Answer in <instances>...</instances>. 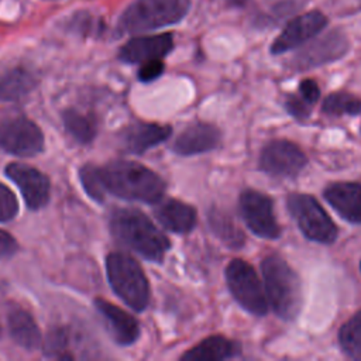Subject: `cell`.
I'll list each match as a JSON object with an SVG mask.
<instances>
[{
  "instance_id": "ac0fdd59",
  "label": "cell",
  "mask_w": 361,
  "mask_h": 361,
  "mask_svg": "<svg viewBox=\"0 0 361 361\" xmlns=\"http://www.w3.org/2000/svg\"><path fill=\"white\" fill-rule=\"evenodd\" d=\"M94 305L103 314L109 331L117 344L130 345L137 341L140 336V326L133 316L104 299H96Z\"/></svg>"
},
{
  "instance_id": "3957f363",
  "label": "cell",
  "mask_w": 361,
  "mask_h": 361,
  "mask_svg": "<svg viewBox=\"0 0 361 361\" xmlns=\"http://www.w3.org/2000/svg\"><path fill=\"white\" fill-rule=\"evenodd\" d=\"M264 289L269 306L283 320H295L303 306L302 283L295 269L279 255L261 261Z\"/></svg>"
},
{
  "instance_id": "f546056e",
  "label": "cell",
  "mask_w": 361,
  "mask_h": 361,
  "mask_svg": "<svg viewBox=\"0 0 361 361\" xmlns=\"http://www.w3.org/2000/svg\"><path fill=\"white\" fill-rule=\"evenodd\" d=\"M312 107L307 102H305L299 93L298 94H289L285 100V109L286 111L293 116L298 120H306L310 116Z\"/></svg>"
},
{
  "instance_id": "7402d4cb",
  "label": "cell",
  "mask_w": 361,
  "mask_h": 361,
  "mask_svg": "<svg viewBox=\"0 0 361 361\" xmlns=\"http://www.w3.org/2000/svg\"><path fill=\"white\" fill-rule=\"evenodd\" d=\"M37 85L34 73L25 68H13L0 75V100L18 102Z\"/></svg>"
},
{
  "instance_id": "e0dca14e",
  "label": "cell",
  "mask_w": 361,
  "mask_h": 361,
  "mask_svg": "<svg viewBox=\"0 0 361 361\" xmlns=\"http://www.w3.org/2000/svg\"><path fill=\"white\" fill-rule=\"evenodd\" d=\"M172 127L158 123H137L127 127L121 134L123 148L130 154H142L147 149L168 140Z\"/></svg>"
},
{
  "instance_id": "7a4b0ae2",
  "label": "cell",
  "mask_w": 361,
  "mask_h": 361,
  "mask_svg": "<svg viewBox=\"0 0 361 361\" xmlns=\"http://www.w3.org/2000/svg\"><path fill=\"white\" fill-rule=\"evenodd\" d=\"M113 235L148 261L161 262L171 248L168 237L140 210L117 209L110 219Z\"/></svg>"
},
{
  "instance_id": "7c38bea8",
  "label": "cell",
  "mask_w": 361,
  "mask_h": 361,
  "mask_svg": "<svg viewBox=\"0 0 361 361\" xmlns=\"http://www.w3.org/2000/svg\"><path fill=\"white\" fill-rule=\"evenodd\" d=\"M0 148L17 157H34L44 148L39 127L25 117H10L0 121Z\"/></svg>"
},
{
  "instance_id": "4316f807",
  "label": "cell",
  "mask_w": 361,
  "mask_h": 361,
  "mask_svg": "<svg viewBox=\"0 0 361 361\" xmlns=\"http://www.w3.org/2000/svg\"><path fill=\"white\" fill-rule=\"evenodd\" d=\"M69 341V334L65 327H52L45 337L44 354L47 357H54L59 360H72L73 357L66 353V345Z\"/></svg>"
},
{
  "instance_id": "e575fe53",
  "label": "cell",
  "mask_w": 361,
  "mask_h": 361,
  "mask_svg": "<svg viewBox=\"0 0 361 361\" xmlns=\"http://www.w3.org/2000/svg\"><path fill=\"white\" fill-rule=\"evenodd\" d=\"M360 269H361V262H360Z\"/></svg>"
},
{
  "instance_id": "4dcf8cb0",
  "label": "cell",
  "mask_w": 361,
  "mask_h": 361,
  "mask_svg": "<svg viewBox=\"0 0 361 361\" xmlns=\"http://www.w3.org/2000/svg\"><path fill=\"white\" fill-rule=\"evenodd\" d=\"M164 71H165V63L162 62V59H151L141 63L137 72V76H138V80L148 83L158 79L164 73Z\"/></svg>"
},
{
  "instance_id": "d6a6232c",
  "label": "cell",
  "mask_w": 361,
  "mask_h": 361,
  "mask_svg": "<svg viewBox=\"0 0 361 361\" xmlns=\"http://www.w3.org/2000/svg\"><path fill=\"white\" fill-rule=\"evenodd\" d=\"M18 250V244L11 234L0 230V258H8Z\"/></svg>"
},
{
  "instance_id": "cb8c5ba5",
  "label": "cell",
  "mask_w": 361,
  "mask_h": 361,
  "mask_svg": "<svg viewBox=\"0 0 361 361\" xmlns=\"http://www.w3.org/2000/svg\"><path fill=\"white\" fill-rule=\"evenodd\" d=\"M63 123L69 134L73 135L82 144L90 142L97 131L94 116L75 109H69L63 113Z\"/></svg>"
},
{
  "instance_id": "484cf974",
  "label": "cell",
  "mask_w": 361,
  "mask_h": 361,
  "mask_svg": "<svg viewBox=\"0 0 361 361\" xmlns=\"http://www.w3.org/2000/svg\"><path fill=\"white\" fill-rule=\"evenodd\" d=\"M322 110L329 116H357L361 114V100L347 92L329 94L322 104Z\"/></svg>"
},
{
  "instance_id": "83f0119b",
  "label": "cell",
  "mask_w": 361,
  "mask_h": 361,
  "mask_svg": "<svg viewBox=\"0 0 361 361\" xmlns=\"http://www.w3.org/2000/svg\"><path fill=\"white\" fill-rule=\"evenodd\" d=\"M79 176H80V182H82L85 190L87 192V195L90 197H93L96 202H103L104 200V195L107 192H106V189L103 186L99 166L85 165L80 169Z\"/></svg>"
},
{
  "instance_id": "6da1fadb",
  "label": "cell",
  "mask_w": 361,
  "mask_h": 361,
  "mask_svg": "<svg viewBox=\"0 0 361 361\" xmlns=\"http://www.w3.org/2000/svg\"><path fill=\"white\" fill-rule=\"evenodd\" d=\"M99 171L106 192L126 200L158 203L166 189L158 173L134 161H111Z\"/></svg>"
},
{
  "instance_id": "ba28073f",
  "label": "cell",
  "mask_w": 361,
  "mask_h": 361,
  "mask_svg": "<svg viewBox=\"0 0 361 361\" xmlns=\"http://www.w3.org/2000/svg\"><path fill=\"white\" fill-rule=\"evenodd\" d=\"M350 49V39L341 30H331L322 37H314L302 45L293 55L289 66L295 71L314 69L341 59Z\"/></svg>"
},
{
  "instance_id": "4fadbf2b",
  "label": "cell",
  "mask_w": 361,
  "mask_h": 361,
  "mask_svg": "<svg viewBox=\"0 0 361 361\" xmlns=\"http://www.w3.org/2000/svg\"><path fill=\"white\" fill-rule=\"evenodd\" d=\"M6 175L20 188L30 209L37 210L48 203L51 185L42 172L30 165L13 162L7 165Z\"/></svg>"
},
{
  "instance_id": "8fae6325",
  "label": "cell",
  "mask_w": 361,
  "mask_h": 361,
  "mask_svg": "<svg viewBox=\"0 0 361 361\" xmlns=\"http://www.w3.org/2000/svg\"><path fill=\"white\" fill-rule=\"evenodd\" d=\"M329 24V18L320 10H310L290 18L269 47L272 55H282L305 45L319 35Z\"/></svg>"
},
{
  "instance_id": "9c48e42d",
  "label": "cell",
  "mask_w": 361,
  "mask_h": 361,
  "mask_svg": "<svg viewBox=\"0 0 361 361\" xmlns=\"http://www.w3.org/2000/svg\"><path fill=\"white\" fill-rule=\"evenodd\" d=\"M238 207L245 226L261 238L275 240L281 235V227L274 213L272 199L255 189L240 193Z\"/></svg>"
},
{
  "instance_id": "2e32d148",
  "label": "cell",
  "mask_w": 361,
  "mask_h": 361,
  "mask_svg": "<svg viewBox=\"0 0 361 361\" xmlns=\"http://www.w3.org/2000/svg\"><path fill=\"white\" fill-rule=\"evenodd\" d=\"M323 196L344 220L361 223V183L334 182L324 188Z\"/></svg>"
},
{
  "instance_id": "9a60e30c",
  "label": "cell",
  "mask_w": 361,
  "mask_h": 361,
  "mask_svg": "<svg viewBox=\"0 0 361 361\" xmlns=\"http://www.w3.org/2000/svg\"><path fill=\"white\" fill-rule=\"evenodd\" d=\"M220 130L209 123H193L183 128L172 144L173 152L182 157H192L214 149L220 142Z\"/></svg>"
},
{
  "instance_id": "277c9868",
  "label": "cell",
  "mask_w": 361,
  "mask_h": 361,
  "mask_svg": "<svg viewBox=\"0 0 361 361\" xmlns=\"http://www.w3.org/2000/svg\"><path fill=\"white\" fill-rule=\"evenodd\" d=\"M190 0H133L120 14L118 35L142 34L180 23L190 11Z\"/></svg>"
},
{
  "instance_id": "d4e9b609",
  "label": "cell",
  "mask_w": 361,
  "mask_h": 361,
  "mask_svg": "<svg viewBox=\"0 0 361 361\" xmlns=\"http://www.w3.org/2000/svg\"><path fill=\"white\" fill-rule=\"evenodd\" d=\"M338 344L353 360H361V310L355 312L338 330Z\"/></svg>"
},
{
  "instance_id": "5bb4252c",
  "label": "cell",
  "mask_w": 361,
  "mask_h": 361,
  "mask_svg": "<svg viewBox=\"0 0 361 361\" xmlns=\"http://www.w3.org/2000/svg\"><path fill=\"white\" fill-rule=\"evenodd\" d=\"M173 35L171 32L140 35L128 39L118 51V59L124 63H142L151 59H162L172 52Z\"/></svg>"
},
{
  "instance_id": "8992f818",
  "label": "cell",
  "mask_w": 361,
  "mask_h": 361,
  "mask_svg": "<svg viewBox=\"0 0 361 361\" xmlns=\"http://www.w3.org/2000/svg\"><path fill=\"white\" fill-rule=\"evenodd\" d=\"M286 207L307 240L319 244L336 241L338 228L313 196L290 193L286 196Z\"/></svg>"
},
{
  "instance_id": "d6986e66",
  "label": "cell",
  "mask_w": 361,
  "mask_h": 361,
  "mask_svg": "<svg viewBox=\"0 0 361 361\" xmlns=\"http://www.w3.org/2000/svg\"><path fill=\"white\" fill-rule=\"evenodd\" d=\"M154 213L158 221L172 233L186 234L196 226V210L178 199L159 200Z\"/></svg>"
},
{
  "instance_id": "603a6c76",
  "label": "cell",
  "mask_w": 361,
  "mask_h": 361,
  "mask_svg": "<svg viewBox=\"0 0 361 361\" xmlns=\"http://www.w3.org/2000/svg\"><path fill=\"white\" fill-rule=\"evenodd\" d=\"M8 327L14 341L25 348L35 350L41 343V331L30 313L16 309L8 314Z\"/></svg>"
},
{
  "instance_id": "1f68e13d",
  "label": "cell",
  "mask_w": 361,
  "mask_h": 361,
  "mask_svg": "<svg viewBox=\"0 0 361 361\" xmlns=\"http://www.w3.org/2000/svg\"><path fill=\"white\" fill-rule=\"evenodd\" d=\"M299 96L310 106H314L320 99V89L317 82L313 79H303L299 83Z\"/></svg>"
},
{
  "instance_id": "52a82bcc",
  "label": "cell",
  "mask_w": 361,
  "mask_h": 361,
  "mask_svg": "<svg viewBox=\"0 0 361 361\" xmlns=\"http://www.w3.org/2000/svg\"><path fill=\"white\" fill-rule=\"evenodd\" d=\"M226 282L237 303L254 316L268 313V299L255 269L244 259L234 258L226 268Z\"/></svg>"
},
{
  "instance_id": "5b68a950",
  "label": "cell",
  "mask_w": 361,
  "mask_h": 361,
  "mask_svg": "<svg viewBox=\"0 0 361 361\" xmlns=\"http://www.w3.org/2000/svg\"><path fill=\"white\" fill-rule=\"evenodd\" d=\"M106 269L116 295L135 312H142L149 303V283L140 264L127 254L111 252Z\"/></svg>"
},
{
  "instance_id": "ffe728a7",
  "label": "cell",
  "mask_w": 361,
  "mask_h": 361,
  "mask_svg": "<svg viewBox=\"0 0 361 361\" xmlns=\"http://www.w3.org/2000/svg\"><path fill=\"white\" fill-rule=\"evenodd\" d=\"M241 344L224 336L206 337L189 351L182 354V361H224L240 355Z\"/></svg>"
},
{
  "instance_id": "44dd1931",
  "label": "cell",
  "mask_w": 361,
  "mask_h": 361,
  "mask_svg": "<svg viewBox=\"0 0 361 361\" xmlns=\"http://www.w3.org/2000/svg\"><path fill=\"white\" fill-rule=\"evenodd\" d=\"M207 223L212 233L228 248L238 250L245 244L244 231L238 227L234 217L226 210L212 206L207 210Z\"/></svg>"
},
{
  "instance_id": "30bf717a",
  "label": "cell",
  "mask_w": 361,
  "mask_h": 361,
  "mask_svg": "<svg viewBox=\"0 0 361 361\" xmlns=\"http://www.w3.org/2000/svg\"><path fill=\"white\" fill-rule=\"evenodd\" d=\"M306 164V154L288 140L269 141L261 149L258 159V168L274 178H295Z\"/></svg>"
},
{
  "instance_id": "f1b7e54d",
  "label": "cell",
  "mask_w": 361,
  "mask_h": 361,
  "mask_svg": "<svg viewBox=\"0 0 361 361\" xmlns=\"http://www.w3.org/2000/svg\"><path fill=\"white\" fill-rule=\"evenodd\" d=\"M18 212V202L14 193L3 183H0V221H8L16 217Z\"/></svg>"
},
{
  "instance_id": "836d02e7",
  "label": "cell",
  "mask_w": 361,
  "mask_h": 361,
  "mask_svg": "<svg viewBox=\"0 0 361 361\" xmlns=\"http://www.w3.org/2000/svg\"><path fill=\"white\" fill-rule=\"evenodd\" d=\"M247 1L248 0H224L226 4H228V6H238V7H244Z\"/></svg>"
}]
</instances>
